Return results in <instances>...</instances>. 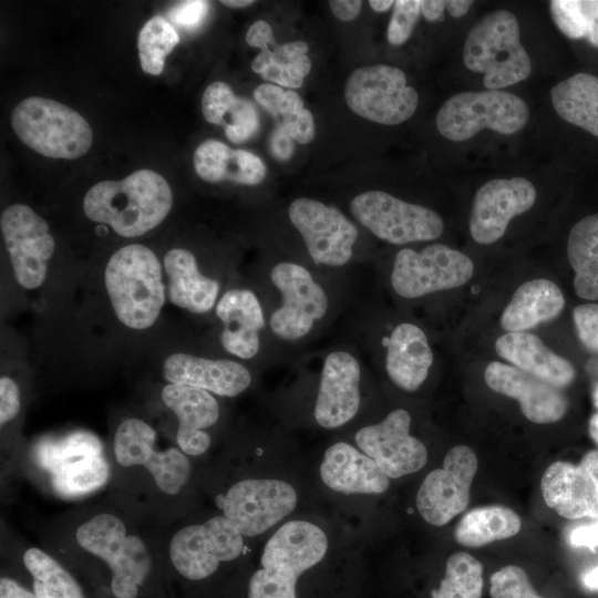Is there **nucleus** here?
Wrapping results in <instances>:
<instances>
[{
  "mask_svg": "<svg viewBox=\"0 0 598 598\" xmlns=\"http://www.w3.org/2000/svg\"><path fill=\"white\" fill-rule=\"evenodd\" d=\"M0 598H39L16 579L2 576L0 579Z\"/></svg>",
  "mask_w": 598,
  "mask_h": 598,
  "instance_id": "603ef678",
  "label": "nucleus"
},
{
  "mask_svg": "<svg viewBox=\"0 0 598 598\" xmlns=\"http://www.w3.org/2000/svg\"><path fill=\"white\" fill-rule=\"evenodd\" d=\"M489 584L492 598H544L536 594L525 570L515 565L495 571Z\"/></svg>",
  "mask_w": 598,
  "mask_h": 598,
  "instance_id": "37998d69",
  "label": "nucleus"
},
{
  "mask_svg": "<svg viewBox=\"0 0 598 598\" xmlns=\"http://www.w3.org/2000/svg\"><path fill=\"white\" fill-rule=\"evenodd\" d=\"M495 351L514 367L556 388L567 386L575 380L576 370L571 362L528 331L507 332L498 337Z\"/></svg>",
  "mask_w": 598,
  "mask_h": 598,
  "instance_id": "7c9ffc66",
  "label": "nucleus"
},
{
  "mask_svg": "<svg viewBox=\"0 0 598 598\" xmlns=\"http://www.w3.org/2000/svg\"><path fill=\"white\" fill-rule=\"evenodd\" d=\"M328 548V536L319 525L306 519L281 524L262 547L247 598H297L299 577L320 564Z\"/></svg>",
  "mask_w": 598,
  "mask_h": 598,
  "instance_id": "7ed1b4c3",
  "label": "nucleus"
},
{
  "mask_svg": "<svg viewBox=\"0 0 598 598\" xmlns=\"http://www.w3.org/2000/svg\"><path fill=\"white\" fill-rule=\"evenodd\" d=\"M173 206L167 181L151 169H140L120 181H102L83 198L85 216L110 226L117 235L134 238L164 221Z\"/></svg>",
  "mask_w": 598,
  "mask_h": 598,
  "instance_id": "f257e3e1",
  "label": "nucleus"
},
{
  "mask_svg": "<svg viewBox=\"0 0 598 598\" xmlns=\"http://www.w3.org/2000/svg\"><path fill=\"white\" fill-rule=\"evenodd\" d=\"M103 282L118 322L145 331L158 320L167 299L163 261L147 246L130 244L109 258Z\"/></svg>",
  "mask_w": 598,
  "mask_h": 598,
  "instance_id": "f03ea898",
  "label": "nucleus"
},
{
  "mask_svg": "<svg viewBox=\"0 0 598 598\" xmlns=\"http://www.w3.org/2000/svg\"><path fill=\"white\" fill-rule=\"evenodd\" d=\"M476 472L477 457L471 447L451 448L443 466L431 471L419 487L415 504L421 517L430 525L443 526L464 512Z\"/></svg>",
  "mask_w": 598,
  "mask_h": 598,
  "instance_id": "a211bd4d",
  "label": "nucleus"
},
{
  "mask_svg": "<svg viewBox=\"0 0 598 598\" xmlns=\"http://www.w3.org/2000/svg\"><path fill=\"white\" fill-rule=\"evenodd\" d=\"M202 112L207 122L223 126L226 137L235 144L247 142L260 127L255 105L236 95L225 82L216 81L205 89Z\"/></svg>",
  "mask_w": 598,
  "mask_h": 598,
  "instance_id": "72a5a7b5",
  "label": "nucleus"
},
{
  "mask_svg": "<svg viewBox=\"0 0 598 598\" xmlns=\"http://www.w3.org/2000/svg\"><path fill=\"white\" fill-rule=\"evenodd\" d=\"M34 463L48 477L53 493L79 498L103 487L111 466L101 442L90 433H72L41 441L34 450Z\"/></svg>",
  "mask_w": 598,
  "mask_h": 598,
  "instance_id": "0eeeda50",
  "label": "nucleus"
},
{
  "mask_svg": "<svg viewBox=\"0 0 598 598\" xmlns=\"http://www.w3.org/2000/svg\"><path fill=\"white\" fill-rule=\"evenodd\" d=\"M537 190L524 177L495 178L483 184L475 193L468 228L472 238L491 245L504 236L509 221L526 213L535 204Z\"/></svg>",
  "mask_w": 598,
  "mask_h": 598,
  "instance_id": "aec40b11",
  "label": "nucleus"
},
{
  "mask_svg": "<svg viewBox=\"0 0 598 598\" xmlns=\"http://www.w3.org/2000/svg\"><path fill=\"white\" fill-rule=\"evenodd\" d=\"M588 431L590 437L596 442L598 445V413L594 414L588 423Z\"/></svg>",
  "mask_w": 598,
  "mask_h": 598,
  "instance_id": "bf43d9fd",
  "label": "nucleus"
},
{
  "mask_svg": "<svg viewBox=\"0 0 598 598\" xmlns=\"http://www.w3.org/2000/svg\"><path fill=\"white\" fill-rule=\"evenodd\" d=\"M161 398L177 419L176 445L189 457L205 454L212 444L206 430L214 426L220 415L215 394L189 385L166 383Z\"/></svg>",
  "mask_w": 598,
  "mask_h": 598,
  "instance_id": "5701e85b",
  "label": "nucleus"
},
{
  "mask_svg": "<svg viewBox=\"0 0 598 598\" xmlns=\"http://www.w3.org/2000/svg\"><path fill=\"white\" fill-rule=\"evenodd\" d=\"M22 560L39 598H84L76 579L47 551L29 547Z\"/></svg>",
  "mask_w": 598,
  "mask_h": 598,
  "instance_id": "58836bf2",
  "label": "nucleus"
},
{
  "mask_svg": "<svg viewBox=\"0 0 598 598\" xmlns=\"http://www.w3.org/2000/svg\"><path fill=\"white\" fill-rule=\"evenodd\" d=\"M167 299L194 315L215 309L220 283L202 272L195 255L185 248H172L163 258Z\"/></svg>",
  "mask_w": 598,
  "mask_h": 598,
  "instance_id": "cd10ccee",
  "label": "nucleus"
},
{
  "mask_svg": "<svg viewBox=\"0 0 598 598\" xmlns=\"http://www.w3.org/2000/svg\"><path fill=\"white\" fill-rule=\"evenodd\" d=\"M11 126L22 143L51 158H79L93 143L87 121L51 99L31 96L21 101L11 113Z\"/></svg>",
  "mask_w": 598,
  "mask_h": 598,
  "instance_id": "423d86ee",
  "label": "nucleus"
},
{
  "mask_svg": "<svg viewBox=\"0 0 598 598\" xmlns=\"http://www.w3.org/2000/svg\"><path fill=\"white\" fill-rule=\"evenodd\" d=\"M540 489L548 507L568 519H598V488L580 465L557 461L544 472Z\"/></svg>",
  "mask_w": 598,
  "mask_h": 598,
  "instance_id": "c85d7f7f",
  "label": "nucleus"
},
{
  "mask_svg": "<svg viewBox=\"0 0 598 598\" xmlns=\"http://www.w3.org/2000/svg\"><path fill=\"white\" fill-rule=\"evenodd\" d=\"M567 257L578 297L598 300V213L578 220L569 231Z\"/></svg>",
  "mask_w": 598,
  "mask_h": 598,
  "instance_id": "c9c22d12",
  "label": "nucleus"
},
{
  "mask_svg": "<svg viewBox=\"0 0 598 598\" xmlns=\"http://www.w3.org/2000/svg\"><path fill=\"white\" fill-rule=\"evenodd\" d=\"M421 14V0L394 1L386 38L392 45H402L411 37Z\"/></svg>",
  "mask_w": 598,
  "mask_h": 598,
  "instance_id": "c03bdc74",
  "label": "nucleus"
},
{
  "mask_svg": "<svg viewBox=\"0 0 598 598\" xmlns=\"http://www.w3.org/2000/svg\"><path fill=\"white\" fill-rule=\"evenodd\" d=\"M319 473L327 487L346 495H378L390 486V478L374 461L344 441L324 451Z\"/></svg>",
  "mask_w": 598,
  "mask_h": 598,
  "instance_id": "bb28decb",
  "label": "nucleus"
},
{
  "mask_svg": "<svg viewBox=\"0 0 598 598\" xmlns=\"http://www.w3.org/2000/svg\"><path fill=\"white\" fill-rule=\"evenodd\" d=\"M555 112L566 122L598 137V78L577 73L550 89Z\"/></svg>",
  "mask_w": 598,
  "mask_h": 598,
  "instance_id": "f704fd0d",
  "label": "nucleus"
},
{
  "mask_svg": "<svg viewBox=\"0 0 598 598\" xmlns=\"http://www.w3.org/2000/svg\"><path fill=\"white\" fill-rule=\"evenodd\" d=\"M465 66L484 74L486 90H501L526 80L532 61L520 43L516 16L508 10L484 14L468 31L463 50Z\"/></svg>",
  "mask_w": 598,
  "mask_h": 598,
  "instance_id": "39448f33",
  "label": "nucleus"
},
{
  "mask_svg": "<svg viewBox=\"0 0 598 598\" xmlns=\"http://www.w3.org/2000/svg\"><path fill=\"white\" fill-rule=\"evenodd\" d=\"M473 3L474 1L468 0H447L446 10L450 16L455 19H460L468 12Z\"/></svg>",
  "mask_w": 598,
  "mask_h": 598,
  "instance_id": "6e6d98bb",
  "label": "nucleus"
},
{
  "mask_svg": "<svg viewBox=\"0 0 598 598\" xmlns=\"http://www.w3.org/2000/svg\"><path fill=\"white\" fill-rule=\"evenodd\" d=\"M270 151L277 159L286 161L293 152L292 138L283 128L277 126L271 134Z\"/></svg>",
  "mask_w": 598,
  "mask_h": 598,
  "instance_id": "8fccbe9b",
  "label": "nucleus"
},
{
  "mask_svg": "<svg viewBox=\"0 0 598 598\" xmlns=\"http://www.w3.org/2000/svg\"><path fill=\"white\" fill-rule=\"evenodd\" d=\"M484 380L493 391L518 401L530 422L555 423L567 412L568 402L559 388L514 365L493 361L484 371Z\"/></svg>",
  "mask_w": 598,
  "mask_h": 598,
  "instance_id": "4be33fe9",
  "label": "nucleus"
},
{
  "mask_svg": "<svg viewBox=\"0 0 598 598\" xmlns=\"http://www.w3.org/2000/svg\"><path fill=\"white\" fill-rule=\"evenodd\" d=\"M220 2L226 7L235 9L249 7L255 3L252 0H223Z\"/></svg>",
  "mask_w": 598,
  "mask_h": 598,
  "instance_id": "052dcab7",
  "label": "nucleus"
},
{
  "mask_svg": "<svg viewBox=\"0 0 598 598\" xmlns=\"http://www.w3.org/2000/svg\"><path fill=\"white\" fill-rule=\"evenodd\" d=\"M288 216L315 264L342 267L351 260L358 228L338 207L300 197L289 205Z\"/></svg>",
  "mask_w": 598,
  "mask_h": 598,
  "instance_id": "f3484780",
  "label": "nucleus"
},
{
  "mask_svg": "<svg viewBox=\"0 0 598 598\" xmlns=\"http://www.w3.org/2000/svg\"><path fill=\"white\" fill-rule=\"evenodd\" d=\"M522 527L519 516L504 506H484L467 512L454 532L458 544L480 547L515 536Z\"/></svg>",
  "mask_w": 598,
  "mask_h": 598,
  "instance_id": "4c0bfd02",
  "label": "nucleus"
},
{
  "mask_svg": "<svg viewBox=\"0 0 598 598\" xmlns=\"http://www.w3.org/2000/svg\"><path fill=\"white\" fill-rule=\"evenodd\" d=\"M328 3L337 19L348 22L359 16L363 2L360 0H331Z\"/></svg>",
  "mask_w": 598,
  "mask_h": 598,
  "instance_id": "3c124183",
  "label": "nucleus"
},
{
  "mask_svg": "<svg viewBox=\"0 0 598 598\" xmlns=\"http://www.w3.org/2000/svg\"><path fill=\"white\" fill-rule=\"evenodd\" d=\"M370 7L375 12H386L392 6H394V1L392 0H370L369 1Z\"/></svg>",
  "mask_w": 598,
  "mask_h": 598,
  "instance_id": "13d9d810",
  "label": "nucleus"
},
{
  "mask_svg": "<svg viewBox=\"0 0 598 598\" xmlns=\"http://www.w3.org/2000/svg\"><path fill=\"white\" fill-rule=\"evenodd\" d=\"M245 548L243 534L223 515L178 528L168 542L173 568L184 579L200 581L220 565L239 558Z\"/></svg>",
  "mask_w": 598,
  "mask_h": 598,
  "instance_id": "1a4fd4ad",
  "label": "nucleus"
},
{
  "mask_svg": "<svg viewBox=\"0 0 598 598\" xmlns=\"http://www.w3.org/2000/svg\"><path fill=\"white\" fill-rule=\"evenodd\" d=\"M0 228L17 283L25 290L42 287L55 250L47 220L30 206L13 204L2 210Z\"/></svg>",
  "mask_w": 598,
  "mask_h": 598,
  "instance_id": "dca6fc26",
  "label": "nucleus"
},
{
  "mask_svg": "<svg viewBox=\"0 0 598 598\" xmlns=\"http://www.w3.org/2000/svg\"><path fill=\"white\" fill-rule=\"evenodd\" d=\"M215 315L221 323L223 349L240 360L255 358L260 350V332L266 326L257 295L247 288L229 289L219 297Z\"/></svg>",
  "mask_w": 598,
  "mask_h": 598,
  "instance_id": "393cba45",
  "label": "nucleus"
},
{
  "mask_svg": "<svg viewBox=\"0 0 598 598\" xmlns=\"http://www.w3.org/2000/svg\"><path fill=\"white\" fill-rule=\"evenodd\" d=\"M179 42L171 22L162 16L150 19L141 29L137 39L138 56L143 71L152 75L162 73L166 56Z\"/></svg>",
  "mask_w": 598,
  "mask_h": 598,
  "instance_id": "79ce46f5",
  "label": "nucleus"
},
{
  "mask_svg": "<svg viewBox=\"0 0 598 598\" xmlns=\"http://www.w3.org/2000/svg\"><path fill=\"white\" fill-rule=\"evenodd\" d=\"M162 375L166 383L184 384L215 395L234 398L251 384L249 370L230 359H210L175 352L165 358Z\"/></svg>",
  "mask_w": 598,
  "mask_h": 598,
  "instance_id": "b1692460",
  "label": "nucleus"
},
{
  "mask_svg": "<svg viewBox=\"0 0 598 598\" xmlns=\"http://www.w3.org/2000/svg\"><path fill=\"white\" fill-rule=\"evenodd\" d=\"M344 99L353 113L383 125L408 121L419 104V94L408 85L404 72L389 64L353 70L346 81Z\"/></svg>",
  "mask_w": 598,
  "mask_h": 598,
  "instance_id": "9d476101",
  "label": "nucleus"
},
{
  "mask_svg": "<svg viewBox=\"0 0 598 598\" xmlns=\"http://www.w3.org/2000/svg\"><path fill=\"white\" fill-rule=\"evenodd\" d=\"M361 367L349 351L334 350L323 360L313 417L317 424L334 430L349 423L361 403Z\"/></svg>",
  "mask_w": 598,
  "mask_h": 598,
  "instance_id": "412c9836",
  "label": "nucleus"
},
{
  "mask_svg": "<svg viewBox=\"0 0 598 598\" xmlns=\"http://www.w3.org/2000/svg\"><path fill=\"white\" fill-rule=\"evenodd\" d=\"M529 115L527 103L511 92L464 91L443 103L436 113L435 124L446 140L463 142L486 128L513 135L525 127Z\"/></svg>",
  "mask_w": 598,
  "mask_h": 598,
  "instance_id": "6e6552de",
  "label": "nucleus"
},
{
  "mask_svg": "<svg viewBox=\"0 0 598 598\" xmlns=\"http://www.w3.org/2000/svg\"><path fill=\"white\" fill-rule=\"evenodd\" d=\"M446 9V1L442 0H422L421 13L429 22H435L443 19V11Z\"/></svg>",
  "mask_w": 598,
  "mask_h": 598,
  "instance_id": "864d4df0",
  "label": "nucleus"
},
{
  "mask_svg": "<svg viewBox=\"0 0 598 598\" xmlns=\"http://www.w3.org/2000/svg\"><path fill=\"white\" fill-rule=\"evenodd\" d=\"M573 319L582 346L598 354V303H584L575 307Z\"/></svg>",
  "mask_w": 598,
  "mask_h": 598,
  "instance_id": "a18cd8bd",
  "label": "nucleus"
},
{
  "mask_svg": "<svg viewBox=\"0 0 598 598\" xmlns=\"http://www.w3.org/2000/svg\"><path fill=\"white\" fill-rule=\"evenodd\" d=\"M568 543L571 547H585L594 550L598 547V519L588 525L573 528L568 534Z\"/></svg>",
  "mask_w": 598,
  "mask_h": 598,
  "instance_id": "09e8293b",
  "label": "nucleus"
},
{
  "mask_svg": "<svg viewBox=\"0 0 598 598\" xmlns=\"http://www.w3.org/2000/svg\"><path fill=\"white\" fill-rule=\"evenodd\" d=\"M410 413L395 409L381 422L359 429L354 442L389 478H399L420 471L427 461L425 445L410 434Z\"/></svg>",
  "mask_w": 598,
  "mask_h": 598,
  "instance_id": "6ab92c4d",
  "label": "nucleus"
},
{
  "mask_svg": "<svg viewBox=\"0 0 598 598\" xmlns=\"http://www.w3.org/2000/svg\"><path fill=\"white\" fill-rule=\"evenodd\" d=\"M594 403L598 408V385L596 386L594 391Z\"/></svg>",
  "mask_w": 598,
  "mask_h": 598,
  "instance_id": "680f3d73",
  "label": "nucleus"
},
{
  "mask_svg": "<svg viewBox=\"0 0 598 598\" xmlns=\"http://www.w3.org/2000/svg\"><path fill=\"white\" fill-rule=\"evenodd\" d=\"M208 11L209 2L203 0H187L171 7L167 17L177 27L192 31L203 23Z\"/></svg>",
  "mask_w": 598,
  "mask_h": 598,
  "instance_id": "49530a36",
  "label": "nucleus"
},
{
  "mask_svg": "<svg viewBox=\"0 0 598 598\" xmlns=\"http://www.w3.org/2000/svg\"><path fill=\"white\" fill-rule=\"evenodd\" d=\"M112 448L120 466L144 467L157 488L166 495H177L190 477L189 456L178 446L159 450L156 430L143 419L131 416L121 421L113 436Z\"/></svg>",
  "mask_w": 598,
  "mask_h": 598,
  "instance_id": "f8f14e48",
  "label": "nucleus"
},
{
  "mask_svg": "<svg viewBox=\"0 0 598 598\" xmlns=\"http://www.w3.org/2000/svg\"><path fill=\"white\" fill-rule=\"evenodd\" d=\"M194 168L197 175L209 183L231 182L254 186L266 177V165L256 154L231 148L225 143L209 138L194 152Z\"/></svg>",
  "mask_w": 598,
  "mask_h": 598,
  "instance_id": "2f4dec72",
  "label": "nucleus"
},
{
  "mask_svg": "<svg viewBox=\"0 0 598 598\" xmlns=\"http://www.w3.org/2000/svg\"><path fill=\"white\" fill-rule=\"evenodd\" d=\"M549 11L557 29L571 40L598 48V0H551Z\"/></svg>",
  "mask_w": 598,
  "mask_h": 598,
  "instance_id": "ea45409f",
  "label": "nucleus"
},
{
  "mask_svg": "<svg viewBox=\"0 0 598 598\" xmlns=\"http://www.w3.org/2000/svg\"><path fill=\"white\" fill-rule=\"evenodd\" d=\"M254 99L293 141L300 144L312 142L316 134L313 115L297 92L265 83L255 89Z\"/></svg>",
  "mask_w": 598,
  "mask_h": 598,
  "instance_id": "e433bc0d",
  "label": "nucleus"
},
{
  "mask_svg": "<svg viewBox=\"0 0 598 598\" xmlns=\"http://www.w3.org/2000/svg\"><path fill=\"white\" fill-rule=\"evenodd\" d=\"M297 504L296 488L283 480L271 477L239 480L217 499L221 514L245 538L271 529L289 516Z\"/></svg>",
  "mask_w": 598,
  "mask_h": 598,
  "instance_id": "ddd939ff",
  "label": "nucleus"
},
{
  "mask_svg": "<svg viewBox=\"0 0 598 598\" xmlns=\"http://www.w3.org/2000/svg\"><path fill=\"white\" fill-rule=\"evenodd\" d=\"M582 585L590 590H598V565L587 569L581 576Z\"/></svg>",
  "mask_w": 598,
  "mask_h": 598,
  "instance_id": "4d7b16f0",
  "label": "nucleus"
},
{
  "mask_svg": "<svg viewBox=\"0 0 598 598\" xmlns=\"http://www.w3.org/2000/svg\"><path fill=\"white\" fill-rule=\"evenodd\" d=\"M483 565L465 551L452 554L445 565V576L431 598H481Z\"/></svg>",
  "mask_w": 598,
  "mask_h": 598,
  "instance_id": "a19ab883",
  "label": "nucleus"
},
{
  "mask_svg": "<svg viewBox=\"0 0 598 598\" xmlns=\"http://www.w3.org/2000/svg\"><path fill=\"white\" fill-rule=\"evenodd\" d=\"M473 274L474 264L468 256L444 244H432L419 251L399 250L390 282L400 297L413 299L461 287Z\"/></svg>",
  "mask_w": 598,
  "mask_h": 598,
  "instance_id": "4468645a",
  "label": "nucleus"
},
{
  "mask_svg": "<svg viewBox=\"0 0 598 598\" xmlns=\"http://www.w3.org/2000/svg\"><path fill=\"white\" fill-rule=\"evenodd\" d=\"M350 212L375 237L393 245L434 240L444 231V221L436 212L383 190L353 197Z\"/></svg>",
  "mask_w": 598,
  "mask_h": 598,
  "instance_id": "9b49d317",
  "label": "nucleus"
},
{
  "mask_svg": "<svg viewBox=\"0 0 598 598\" xmlns=\"http://www.w3.org/2000/svg\"><path fill=\"white\" fill-rule=\"evenodd\" d=\"M246 42L260 52L251 69L264 80L289 89L300 87L311 70L309 47L305 41L278 44L268 22L257 20L246 33Z\"/></svg>",
  "mask_w": 598,
  "mask_h": 598,
  "instance_id": "a878e982",
  "label": "nucleus"
},
{
  "mask_svg": "<svg viewBox=\"0 0 598 598\" xmlns=\"http://www.w3.org/2000/svg\"><path fill=\"white\" fill-rule=\"evenodd\" d=\"M270 280L281 298L268 320L271 332L285 341L301 340L328 311L324 288L306 267L292 261L276 264L270 270Z\"/></svg>",
  "mask_w": 598,
  "mask_h": 598,
  "instance_id": "2eb2a0df",
  "label": "nucleus"
},
{
  "mask_svg": "<svg viewBox=\"0 0 598 598\" xmlns=\"http://www.w3.org/2000/svg\"><path fill=\"white\" fill-rule=\"evenodd\" d=\"M21 409V392L18 383L9 375L0 378V424L1 427L16 419Z\"/></svg>",
  "mask_w": 598,
  "mask_h": 598,
  "instance_id": "de8ad7c7",
  "label": "nucleus"
},
{
  "mask_svg": "<svg viewBox=\"0 0 598 598\" xmlns=\"http://www.w3.org/2000/svg\"><path fill=\"white\" fill-rule=\"evenodd\" d=\"M579 465L587 472L598 488V451L586 453Z\"/></svg>",
  "mask_w": 598,
  "mask_h": 598,
  "instance_id": "5fc2aeb1",
  "label": "nucleus"
},
{
  "mask_svg": "<svg viewBox=\"0 0 598 598\" xmlns=\"http://www.w3.org/2000/svg\"><path fill=\"white\" fill-rule=\"evenodd\" d=\"M565 307L560 288L549 279L538 278L522 283L501 316L507 332H520L559 316Z\"/></svg>",
  "mask_w": 598,
  "mask_h": 598,
  "instance_id": "473e14b6",
  "label": "nucleus"
},
{
  "mask_svg": "<svg viewBox=\"0 0 598 598\" xmlns=\"http://www.w3.org/2000/svg\"><path fill=\"white\" fill-rule=\"evenodd\" d=\"M383 343L389 379L404 391L417 390L433 364V352L424 331L414 323L402 322L393 328Z\"/></svg>",
  "mask_w": 598,
  "mask_h": 598,
  "instance_id": "c756f323",
  "label": "nucleus"
},
{
  "mask_svg": "<svg viewBox=\"0 0 598 598\" xmlns=\"http://www.w3.org/2000/svg\"><path fill=\"white\" fill-rule=\"evenodd\" d=\"M76 545L102 561L111 573L114 598H137L148 580L153 559L145 540L122 517L99 512L74 532Z\"/></svg>",
  "mask_w": 598,
  "mask_h": 598,
  "instance_id": "20e7f679",
  "label": "nucleus"
}]
</instances>
